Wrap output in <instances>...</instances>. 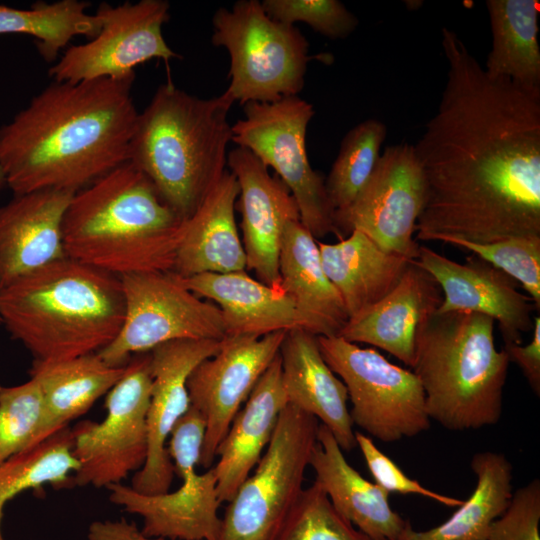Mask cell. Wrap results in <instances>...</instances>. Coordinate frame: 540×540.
I'll use <instances>...</instances> for the list:
<instances>
[{
  "instance_id": "obj_1",
  "label": "cell",
  "mask_w": 540,
  "mask_h": 540,
  "mask_svg": "<svg viewBox=\"0 0 540 540\" xmlns=\"http://www.w3.org/2000/svg\"><path fill=\"white\" fill-rule=\"evenodd\" d=\"M441 35L446 83L413 145L426 181L415 239L540 237V88L490 77L456 32Z\"/></svg>"
},
{
  "instance_id": "obj_2",
  "label": "cell",
  "mask_w": 540,
  "mask_h": 540,
  "mask_svg": "<svg viewBox=\"0 0 540 540\" xmlns=\"http://www.w3.org/2000/svg\"><path fill=\"white\" fill-rule=\"evenodd\" d=\"M133 81H53L2 125L0 164L14 195L77 192L127 162Z\"/></svg>"
},
{
  "instance_id": "obj_3",
  "label": "cell",
  "mask_w": 540,
  "mask_h": 540,
  "mask_svg": "<svg viewBox=\"0 0 540 540\" xmlns=\"http://www.w3.org/2000/svg\"><path fill=\"white\" fill-rule=\"evenodd\" d=\"M186 221L127 161L74 193L63 219L65 254L118 277L172 271Z\"/></svg>"
},
{
  "instance_id": "obj_4",
  "label": "cell",
  "mask_w": 540,
  "mask_h": 540,
  "mask_svg": "<svg viewBox=\"0 0 540 540\" xmlns=\"http://www.w3.org/2000/svg\"><path fill=\"white\" fill-rule=\"evenodd\" d=\"M125 317L120 277L69 257L56 260L0 292V318L34 360L98 353Z\"/></svg>"
},
{
  "instance_id": "obj_5",
  "label": "cell",
  "mask_w": 540,
  "mask_h": 540,
  "mask_svg": "<svg viewBox=\"0 0 540 540\" xmlns=\"http://www.w3.org/2000/svg\"><path fill=\"white\" fill-rule=\"evenodd\" d=\"M234 101L224 92L198 98L168 79L138 113L127 161L152 182L163 201L187 220L226 172Z\"/></svg>"
},
{
  "instance_id": "obj_6",
  "label": "cell",
  "mask_w": 540,
  "mask_h": 540,
  "mask_svg": "<svg viewBox=\"0 0 540 540\" xmlns=\"http://www.w3.org/2000/svg\"><path fill=\"white\" fill-rule=\"evenodd\" d=\"M495 321L474 312L435 313L421 327L413 373L430 420L450 431L498 423L509 358L494 341Z\"/></svg>"
},
{
  "instance_id": "obj_7",
  "label": "cell",
  "mask_w": 540,
  "mask_h": 540,
  "mask_svg": "<svg viewBox=\"0 0 540 540\" xmlns=\"http://www.w3.org/2000/svg\"><path fill=\"white\" fill-rule=\"evenodd\" d=\"M212 24L213 45L224 47L230 57L225 92L234 102L272 103L303 89L311 58L298 28L270 18L257 0L219 8Z\"/></svg>"
},
{
  "instance_id": "obj_8",
  "label": "cell",
  "mask_w": 540,
  "mask_h": 540,
  "mask_svg": "<svg viewBox=\"0 0 540 540\" xmlns=\"http://www.w3.org/2000/svg\"><path fill=\"white\" fill-rule=\"evenodd\" d=\"M319 421L287 404L272 438L228 502L219 540H275L304 488Z\"/></svg>"
},
{
  "instance_id": "obj_9",
  "label": "cell",
  "mask_w": 540,
  "mask_h": 540,
  "mask_svg": "<svg viewBox=\"0 0 540 540\" xmlns=\"http://www.w3.org/2000/svg\"><path fill=\"white\" fill-rule=\"evenodd\" d=\"M317 342L323 359L347 389L353 425L385 443L430 428L424 391L412 370L340 336H317Z\"/></svg>"
},
{
  "instance_id": "obj_10",
  "label": "cell",
  "mask_w": 540,
  "mask_h": 540,
  "mask_svg": "<svg viewBox=\"0 0 540 540\" xmlns=\"http://www.w3.org/2000/svg\"><path fill=\"white\" fill-rule=\"evenodd\" d=\"M313 115V106L298 96L272 103L248 102L244 118L232 126V141L275 171L297 203L300 222L318 240L337 232L325 180L311 167L306 151Z\"/></svg>"
},
{
  "instance_id": "obj_11",
  "label": "cell",
  "mask_w": 540,
  "mask_h": 540,
  "mask_svg": "<svg viewBox=\"0 0 540 540\" xmlns=\"http://www.w3.org/2000/svg\"><path fill=\"white\" fill-rule=\"evenodd\" d=\"M125 317L116 338L97 354L110 366H123L134 354L174 340L226 337L220 308L203 301L173 271L120 277Z\"/></svg>"
},
{
  "instance_id": "obj_12",
  "label": "cell",
  "mask_w": 540,
  "mask_h": 540,
  "mask_svg": "<svg viewBox=\"0 0 540 540\" xmlns=\"http://www.w3.org/2000/svg\"><path fill=\"white\" fill-rule=\"evenodd\" d=\"M151 389L150 352L132 355L124 375L107 393L105 418L83 420L72 428L73 454L79 462L74 486L107 487L142 468L148 451Z\"/></svg>"
},
{
  "instance_id": "obj_13",
  "label": "cell",
  "mask_w": 540,
  "mask_h": 540,
  "mask_svg": "<svg viewBox=\"0 0 540 540\" xmlns=\"http://www.w3.org/2000/svg\"><path fill=\"white\" fill-rule=\"evenodd\" d=\"M169 8L164 0L117 6L101 3L95 12L101 23L99 33L85 44L70 46L50 68V77L66 83L100 78L125 80L135 78L134 69L142 63L180 58L162 33L170 18Z\"/></svg>"
},
{
  "instance_id": "obj_14",
  "label": "cell",
  "mask_w": 540,
  "mask_h": 540,
  "mask_svg": "<svg viewBox=\"0 0 540 540\" xmlns=\"http://www.w3.org/2000/svg\"><path fill=\"white\" fill-rule=\"evenodd\" d=\"M426 200V181L413 145L387 146L355 200L334 213L337 236L359 230L381 248L414 260L416 223Z\"/></svg>"
},
{
  "instance_id": "obj_15",
  "label": "cell",
  "mask_w": 540,
  "mask_h": 540,
  "mask_svg": "<svg viewBox=\"0 0 540 540\" xmlns=\"http://www.w3.org/2000/svg\"><path fill=\"white\" fill-rule=\"evenodd\" d=\"M286 335L226 336L217 354L198 364L187 380L190 405L203 417L205 434L200 463L209 469L234 417L257 381L279 354Z\"/></svg>"
},
{
  "instance_id": "obj_16",
  "label": "cell",
  "mask_w": 540,
  "mask_h": 540,
  "mask_svg": "<svg viewBox=\"0 0 540 540\" xmlns=\"http://www.w3.org/2000/svg\"><path fill=\"white\" fill-rule=\"evenodd\" d=\"M222 340L183 339L169 341L150 352L152 389L147 413L148 451L131 488L145 495L169 491L174 467L166 441L176 422L190 407L187 380L203 360L218 353Z\"/></svg>"
},
{
  "instance_id": "obj_17",
  "label": "cell",
  "mask_w": 540,
  "mask_h": 540,
  "mask_svg": "<svg viewBox=\"0 0 540 540\" xmlns=\"http://www.w3.org/2000/svg\"><path fill=\"white\" fill-rule=\"evenodd\" d=\"M413 262L439 284L443 299L436 313L474 312L498 322L504 345L521 344L533 328L532 299L503 271L471 254L465 263L453 261L419 245Z\"/></svg>"
},
{
  "instance_id": "obj_18",
  "label": "cell",
  "mask_w": 540,
  "mask_h": 540,
  "mask_svg": "<svg viewBox=\"0 0 540 540\" xmlns=\"http://www.w3.org/2000/svg\"><path fill=\"white\" fill-rule=\"evenodd\" d=\"M227 164L239 186L235 204L241 214L246 269L259 281L281 288L279 253L286 225L300 220L297 203L287 186L248 149L236 147Z\"/></svg>"
},
{
  "instance_id": "obj_19",
  "label": "cell",
  "mask_w": 540,
  "mask_h": 540,
  "mask_svg": "<svg viewBox=\"0 0 540 540\" xmlns=\"http://www.w3.org/2000/svg\"><path fill=\"white\" fill-rule=\"evenodd\" d=\"M74 193L38 190L0 206V292L66 257L63 219Z\"/></svg>"
},
{
  "instance_id": "obj_20",
  "label": "cell",
  "mask_w": 540,
  "mask_h": 540,
  "mask_svg": "<svg viewBox=\"0 0 540 540\" xmlns=\"http://www.w3.org/2000/svg\"><path fill=\"white\" fill-rule=\"evenodd\" d=\"M442 299L436 280L412 260L397 285L380 301L350 317L337 336L380 348L411 368L418 333Z\"/></svg>"
},
{
  "instance_id": "obj_21",
  "label": "cell",
  "mask_w": 540,
  "mask_h": 540,
  "mask_svg": "<svg viewBox=\"0 0 540 540\" xmlns=\"http://www.w3.org/2000/svg\"><path fill=\"white\" fill-rule=\"evenodd\" d=\"M180 278L186 288L220 308L226 336H264L292 330L319 336L315 323L282 289L268 286L245 271Z\"/></svg>"
},
{
  "instance_id": "obj_22",
  "label": "cell",
  "mask_w": 540,
  "mask_h": 540,
  "mask_svg": "<svg viewBox=\"0 0 540 540\" xmlns=\"http://www.w3.org/2000/svg\"><path fill=\"white\" fill-rule=\"evenodd\" d=\"M173 492L141 494L122 483L107 486L109 500L125 512L143 518L142 533L169 540H219L221 504L213 467L181 479Z\"/></svg>"
},
{
  "instance_id": "obj_23",
  "label": "cell",
  "mask_w": 540,
  "mask_h": 540,
  "mask_svg": "<svg viewBox=\"0 0 540 540\" xmlns=\"http://www.w3.org/2000/svg\"><path fill=\"white\" fill-rule=\"evenodd\" d=\"M279 356L288 404L327 427L343 451L357 447L347 389L323 359L317 336L303 330L286 332Z\"/></svg>"
},
{
  "instance_id": "obj_24",
  "label": "cell",
  "mask_w": 540,
  "mask_h": 540,
  "mask_svg": "<svg viewBox=\"0 0 540 540\" xmlns=\"http://www.w3.org/2000/svg\"><path fill=\"white\" fill-rule=\"evenodd\" d=\"M288 404L279 354L264 371L216 450L220 503L229 502L260 460Z\"/></svg>"
},
{
  "instance_id": "obj_25",
  "label": "cell",
  "mask_w": 540,
  "mask_h": 540,
  "mask_svg": "<svg viewBox=\"0 0 540 540\" xmlns=\"http://www.w3.org/2000/svg\"><path fill=\"white\" fill-rule=\"evenodd\" d=\"M309 466L333 507L354 527L372 540H398L409 520L391 508L388 492L348 463L334 436L322 424Z\"/></svg>"
},
{
  "instance_id": "obj_26",
  "label": "cell",
  "mask_w": 540,
  "mask_h": 540,
  "mask_svg": "<svg viewBox=\"0 0 540 540\" xmlns=\"http://www.w3.org/2000/svg\"><path fill=\"white\" fill-rule=\"evenodd\" d=\"M236 177L226 171L186 221L172 271L182 278L245 271L246 257L235 220Z\"/></svg>"
},
{
  "instance_id": "obj_27",
  "label": "cell",
  "mask_w": 540,
  "mask_h": 540,
  "mask_svg": "<svg viewBox=\"0 0 540 540\" xmlns=\"http://www.w3.org/2000/svg\"><path fill=\"white\" fill-rule=\"evenodd\" d=\"M323 269L338 291L349 318L377 303L399 282L412 260L381 248L353 230L329 244L317 240Z\"/></svg>"
},
{
  "instance_id": "obj_28",
  "label": "cell",
  "mask_w": 540,
  "mask_h": 540,
  "mask_svg": "<svg viewBox=\"0 0 540 540\" xmlns=\"http://www.w3.org/2000/svg\"><path fill=\"white\" fill-rule=\"evenodd\" d=\"M126 364L110 366L97 353L75 358L34 360L30 378L38 384L44 414L37 443L86 413L122 378Z\"/></svg>"
},
{
  "instance_id": "obj_29",
  "label": "cell",
  "mask_w": 540,
  "mask_h": 540,
  "mask_svg": "<svg viewBox=\"0 0 540 540\" xmlns=\"http://www.w3.org/2000/svg\"><path fill=\"white\" fill-rule=\"evenodd\" d=\"M279 273L283 292L315 323L319 336H337L349 316L323 269L317 240L300 220L285 227Z\"/></svg>"
},
{
  "instance_id": "obj_30",
  "label": "cell",
  "mask_w": 540,
  "mask_h": 540,
  "mask_svg": "<svg viewBox=\"0 0 540 540\" xmlns=\"http://www.w3.org/2000/svg\"><path fill=\"white\" fill-rule=\"evenodd\" d=\"M470 467L476 486L467 500L443 523L424 531L410 521L398 540H486L491 524L506 510L513 494V466L498 452L475 453Z\"/></svg>"
},
{
  "instance_id": "obj_31",
  "label": "cell",
  "mask_w": 540,
  "mask_h": 540,
  "mask_svg": "<svg viewBox=\"0 0 540 540\" xmlns=\"http://www.w3.org/2000/svg\"><path fill=\"white\" fill-rule=\"evenodd\" d=\"M486 7L492 48L485 72L492 78L540 88L539 1L488 0Z\"/></svg>"
},
{
  "instance_id": "obj_32",
  "label": "cell",
  "mask_w": 540,
  "mask_h": 540,
  "mask_svg": "<svg viewBox=\"0 0 540 540\" xmlns=\"http://www.w3.org/2000/svg\"><path fill=\"white\" fill-rule=\"evenodd\" d=\"M90 3L78 0L36 2L29 9L0 4V35L24 34L37 39L36 47L46 62L56 61L59 52L76 36L94 38L101 23L87 12Z\"/></svg>"
},
{
  "instance_id": "obj_33",
  "label": "cell",
  "mask_w": 540,
  "mask_h": 540,
  "mask_svg": "<svg viewBox=\"0 0 540 540\" xmlns=\"http://www.w3.org/2000/svg\"><path fill=\"white\" fill-rule=\"evenodd\" d=\"M72 428L65 426L44 440L17 453L0 465V540H5L1 521L5 504L28 489L44 484L55 488L74 486L79 462L73 454Z\"/></svg>"
},
{
  "instance_id": "obj_34",
  "label": "cell",
  "mask_w": 540,
  "mask_h": 540,
  "mask_svg": "<svg viewBox=\"0 0 540 540\" xmlns=\"http://www.w3.org/2000/svg\"><path fill=\"white\" fill-rule=\"evenodd\" d=\"M387 128L376 119H367L347 132L325 180V188L336 211L347 208L363 189L380 157Z\"/></svg>"
},
{
  "instance_id": "obj_35",
  "label": "cell",
  "mask_w": 540,
  "mask_h": 540,
  "mask_svg": "<svg viewBox=\"0 0 540 540\" xmlns=\"http://www.w3.org/2000/svg\"><path fill=\"white\" fill-rule=\"evenodd\" d=\"M44 414L41 390L33 379L0 391V465L35 445Z\"/></svg>"
},
{
  "instance_id": "obj_36",
  "label": "cell",
  "mask_w": 540,
  "mask_h": 540,
  "mask_svg": "<svg viewBox=\"0 0 540 540\" xmlns=\"http://www.w3.org/2000/svg\"><path fill=\"white\" fill-rule=\"evenodd\" d=\"M275 540H372L333 507L314 483L304 488Z\"/></svg>"
},
{
  "instance_id": "obj_37",
  "label": "cell",
  "mask_w": 540,
  "mask_h": 540,
  "mask_svg": "<svg viewBox=\"0 0 540 540\" xmlns=\"http://www.w3.org/2000/svg\"><path fill=\"white\" fill-rule=\"evenodd\" d=\"M444 243L466 249L520 283L540 309V237L518 236L491 243L447 239Z\"/></svg>"
},
{
  "instance_id": "obj_38",
  "label": "cell",
  "mask_w": 540,
  "mask_h": 540,
  "mask_svg": "<svg viewBox=\"0 0 540 540\" xmlns=\"http://www.w3.org/2000/svg\"><path fill=\"white\" fill-rule=\"evenodd\" d=\"M266 14L281 23L303 22L316 32L331 39L345 38L359 21L337 0H264Z\"/></svg>"
},
{
  "instance_id": "obj_39",
  "label": "cell",
  "mask_w": 540,
  "mask_h": 540,
  "mask_svg": "<svg viewBox=\"0 0 540 540\" xmlns=\"http://www.w3.org/2000/svg\"><path fill=\"white\" fill-rule=\"evenodd\" d=\"M540 480L513 492L504 513L490 526L486 540H540Z\"/></svg>"
},
{
  "instance_id": "obj_40",
  "label": "cell",
  "mask_w": 540,
  "mask_h": 540,
  "mask_svg": "<svg viewBox=\"0 0 540 540\" xmlns=\"http://www.w3.org/2000/svg\"><path fill=\"white\" fill-rule=\"evenodd\" d=\"M355 439L375 483L389 494L391 492L404 495L415 494L448 507H458L463 503V500L435 492L408 477L393 460L376 447L367 435L355 432Z\"/></svg>"
},
{
  "instance_id": "obj_41",
  "label": "cell",
  "mask_w": 540,
  "mask_h": 540,
  "mask_svg": "<svg viewBox=\"0 0 540 540\" xmlns=\"http://www.w3.org/2000/svg\"><path fill=\"white\" fill-rule=\"evenodd\" d=\"M204 434V419L190 405L186 413L176 422L168 437V455L172 461L174 473L180 479L196 471L200 463Z\"/></svg>"
},
{
  "instance_id": "obj_42",
  "label": "cell",
  "mask_w": 540,
  "mask_h": 540,
  "mask_svg": "<svg viewBox=\"0 0 540 540\" xmlns=\"http://www.w3.org/2000/svg\"><path fill=\"white\" fill-rule=\"evenodd\" d=\"M532 339L529 344H509L503 349L509 361L517 364L534 394L540 395V317L534 316Z\"/></svg>"
},
{
  "instance_id": "obj_43",
  "label": "cell",
  "mask_w": 540,
  "mask_h": 540,
  "mask_svg": "<svg viewBox=\"0 0 540 540\" xmlns=\"http://www.w3.org/2000/svg\"><path fill=\"white\" fill-rule=\"evenodd\" d=\"M88 540H169L161 537H148L134 522L126 519L97 520L89 525Z\"/></svg>"
},
{
  "instance_id": "obj_44",
  "label": "cell",
  "mask_w": 540,
  "mask_h": 540,
  "mask_svg": "<svg viewBox=\"0 0 540 540\" xmlns=\"http://www.w3.org/2000/svg\"><path fill=\"white\" fill-rule=\"evenodd\" d=\"M6 184V177L3 168L0 164V188Z\"/></svg>"
},
{
  "instance_id": "obj_45",
  "label": "cell",
  "mask_w": 540,
  "mask_h": 540,
  "mask_svg": "<svg viewBox=\"0 0 540 540\" xmlns=\"http://www.w3.org/2000/svg\"><path fill=\"white\" fill-rule=\"evenodd\" d=\"M1 388H2V386H0V391H1Z\"/></svg>"
},
{
  "instance_id": "obj_46",
  "label": "cell",
  "mask_w": 540,
  "mask_h": 540,
  "mask_svg": "<svg viewBox=\"0 0 540 540\" xmlns=\"http://www.w3.org/2000/svg\"><path fill=\"white\" fill-rule=\"evenodd\" d=\"M0 325H1V318H0Z\"/></svg>"
}]
</instances>
